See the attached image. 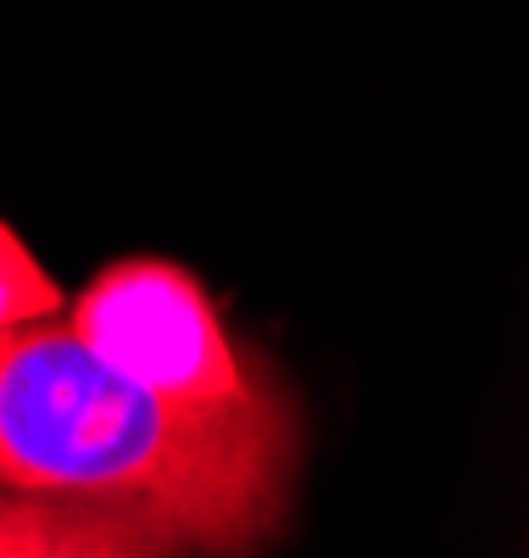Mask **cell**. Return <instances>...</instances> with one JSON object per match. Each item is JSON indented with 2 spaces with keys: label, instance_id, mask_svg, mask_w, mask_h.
I'll return each instance as SVG.
<instances>
[{
  "label": "cell",
  "instance_id": "277c9868",
  "mask_svg": "<svg viewBox=\"0 0 529 558\" xmlns=\"http://www.w3.org/2000/svg\"><path fill=\"white\" fill-rule=\"evenodd\" d=\"M57 286H51V274H45L28 246L12 235L7 223H0V336H12V330H28V324H45L57 313Z\"/></svg>",
  "mask_w": 529,
  "mask_h": 558
},
{
  "label": "cell",
  "instance_id": "3957f363",
  "mask_svg": "<svg viewBox=\"0 0 529 558\" xmlns=\"http://www.w3.org/2000/svg\"><path fill=\"white\" fill-rule=\"evenodd\" d=\"M184 536L139 508L0 492V558H184Z\"/></svg>",
  "mask_w": 529,
  "mask_h": 558
},
{
  "label": "cell",
  "instance_id": "6da1fadb",
  "mask_svg": "<svg viewBox=\"0 0 529 558\" xmlns=\"http://www.w3.org/2000/svg\"><path fill=\"white\" fill-rule=\"evenodd\" d=\"M291 397L184 408L89 357L67 324L0 336V486L139 508L207 558H257L296 481Z\"/></svg>",
  "mask_w": 529,
  "mask_h": 558
},
{
  "label": "cell",
  "instance_id": "7a4b0ae2",
  "mask_svg": "<svg viewBox=\"0 0 529 558\" xmlns=\"http://www.w3.org/2000/svg\"><path fill=\"white\" fill-rule=\"evenodd\" d=\"M67 330L89 357L118 368L123 380L184 408L239 413L279 397V380L229 341L196 274L173 263L134 257L107 268L78 296Z\"/></svg>",
  "mask_w": 529,
  "mask_h": 558
}]
</instances>
